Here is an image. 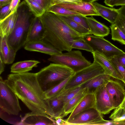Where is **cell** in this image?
I'll return each instance as SVG.
<instances>
[{"label":"cell","instance_id":"obj_1","mask_svg":"<svg viewBox=\"0 0 125 125\" xmlns=\"http://www.w3.org/2000/svg\"><path fill=\"white\" fill-rule=\"evenodd\" d=\"M5 80L18 98L31 112L49 115L47 99L38 82L36 73H12Z\"/></svg>","mask_w":125,"mask_h":125},{"label":"cell","instance_id":"obj_2","mask_svg":"<svg viewBox=\"0 0 125 125\" xmlns=\"http://www.w3.org/2000/svg\"><path fill=\"white\" fill-rule=\"evenodd\" d=\"M44 30V40L60 51L72 50L73 41L83 40V36L71 28L58 16L46 12L39 17Z\"/></svg>","mask_w":125,"mask_h":125},{"label":"cell","instance_id":"obj_3","mask_svg":"<svg viewBox=\"0 0 125 125\" xmlns=\"http://www.w3.org/2000/svg\"><path fill=\"white\" fill-rule=\"evenodd\" d=\"M17 12V17L14 27L7 37L9 44L17 52L26 44L31 25L37 17L24 0L20 4Z\"/></svg>","mask_w":125,"mask_h":125},{"label":"cell","instance_id":"obj_4","mask_svg":"<svg viewBox=\"0 0 125 125\" xmlns=\"http://www.w3.org/2000/svg\"><path fill=\"white\" fill-rule=\"evenodd\" d=\"M75 73L66 66L53 63L42 68L36 73L39 83L45 92L73 76Z\"/></svg>","mask_w":125,"mask_h":125},{"label":"cell","instance_id":"obj_5","mask_svg":"<svg viewBox=\"0 0 125 125\" xmlns=\"http://www.w3.org/2000/svg\"><path fill=\"white\" fill-rule=\"evenodd\" d=\"M48 60L54 63L66 66L75 73L92 64L83 55L81 52L79 50H71L67 52L52 55Z\"/></svg>","mask_w":125,"mask_h":125},{"label":"cell","instance_id":"obj_6","mask_svg":"<svg viewBox=\"0 0 125 125\" xmlns=\"http://www.w3.org/2000/svg\"><path fill=\"white\" fill-rule=\"evenodd\" d=\"M17 96L8 85L6 80L0 77V107L9 115H17L21 111Z\"/></svg>","mask_w":125,"mask_h":125},{"label":"cell","instance_id":"obj_7","mask_svg":"<svg viewBox=\"0 0 125 125\" xmlns=\"http://www.w3.org/2000/svg\"><path fill=\"white\" fill-rule=\"evenodd\" d=\"M83 40L92 48L93 52H97L111 60L124 53L104 37L88 34L83 36Z\"/></svg>","mask_w":125,"mask_h":125},{"label":"cell","instance_id":"obj_8","mask_svg":"<svg viewBox=\"0 0 125 125\" xmlns=\"http://www.w3.org/2000/svg\"><path fill=\"white\" fill-rule=\"evenodd\" d=\"M103 74H106L104 68L94 61L90 66L75 72L67 83L64 89L80 86L94 77Z\"/></svg>","mask_w":125,"mask_h":125},{"label":"cell","instance_id":"obj_9","mask_svg":"<svg viewBox=\"0 0 125 125\" xmlns=\"http://www.w3.org/2000/svg\"><path fill=\"white\" fill-rule=\"evenodd\" d=\"M102 115L95 107L91 108L66 119V125H114L112 120H104Z\"/></svg>","mask_w":125,"mask_h":125},{"label":"cell","instance_id":"obj_10","mask_svg":"<svg viewBox=\"0 0 125 125\" xmlns=\"http://www.w3.org/2000/svg\"><path fill=\"white\" fill-rule=\"evenodd\" d=\"M106 84L98 88L94 93L95 100V108L104 115L109 114L114 109L106 88Z\"/></svg>","mask_w":125,"mask_h":125},{"label":"cell","instance_id":"obj_11","mask_svg":"<svg viewBox=\"0 0 125 125\" xmlns=\"http://www.w3.org/2000/svg\"><path fill=\"white\" fill-rule=\"evenodd\" d=\"M106 88L114 109L120 106L125 96V89L119 81L111 78L106 84Z\"/></svg>","mask_w":125,"mask_h":125},{"label":"cell","instance_id":"obj_12","mask_svg":"<svg viewBox=\"0 0 125 125\" xmlns=\"http://www.w3.org/2000/svg\"><path fill=\"white\" fill-rule=\"evenodd\" d=\"M18 124L20 125H56L55 120L47 114L32 112L25 114Z\"/></svg>","mask_w":125,"mask_h":125},{"label":"cell","instance_id":"obj_13","mask_svg":"<svg viewBox=\"0 0 125 125\" xmlns=\"http://www.w3.org/2000/svg\"><path fill=\"white\" fill-rule=\"evenodd\" d=\"M24 49L30 51H35L43 53L51 56L62 53L52 45L42 40L26 43Z\"/></svg>","mask_w":125,"mask_h":125},{"label":"cell","instance_id":"obj_14","mask_svg":"<svg viewBox=\"0 0 125 125\" xmlns=\"http://www.w3.org/2000/svg\"><path fill=\"white\" fill-rule=\"evenodd\" d=\"M56 4L85 16H100L92 3L82 1L80 4L62 3Z\"/></svg>","mask_w":125,"mask_h":125},{"label":"cell","instance_id":"obj_15","mask_svg":"<svg viewBox=\"0 0 125 125\" xmlns=\"http://www.w3.org/2000/svg\"><path fill=\"white\" fill-rule=\"evenodd\" d=\"M94 61L100 64L104 69L106 74L114 78L121 80V78L112 61L97 52H92Z\"/></svg>","mask_w":125,"mask_h":125},{"label":"cell","instance_id":"obj_16","mask_svg":"<svg viewBox=\"0 0 125 125\" xmlns=\"http://www.w3.org/2000/svg\"><path fill=\"white\" fill-rule=\"evenodd\" d=\"M17 52L9 44L7 37H0V58L5 64L12 63Z\"/></svg>","mask_w":125,"mask_h":125},{"label":"cell","instance_id":"obj_17","mask_svg":"<svg viewBox=\"0 0 125 125\" xmlns=\"http://www.w3.org/2000/svg\"><path fill=\"white\" fill-rule=\"evenodd\" d=\"M44 30L39 17H36L31 24L30 29L26 43L43 40Z\"/></svg>","mask_w":125,"mask_h":125},{"label":"cell","instance_id":"obj_18","mask_svg":"<svg viewBox=\"0 0 125 125\" xmlns=\"http://www.w3.org/2000/svg\"><path fill=\"white\" fill-rule=\"evenodd\" d=\"M92 3L100 16L111 24H115L119 15L117 9L105 6L96 2Z\"/></svg>","mask_w":125,"mask_h":125},{"label":"cell","instance_id":"obj_19","mask_svg":"<svg viewBox=\"0 0 125 125\" xmlns=\"http://www.w3.org/2000/svg\"><path fill=\"white\" fill-rule=\"evenodd\" d=\"M47 99L49 109V115L55 119L64 117V102L57 97Z\"/></svg>","mask_w":125,"mask_h":125},{"label":"cell","instance_id":"obj_20","mask_svg":"<svg viewBox=\"0 0 125 125\" xmlns=\"http://www.w3.org/2000/svg\"><path fill=\"white\" fill-rule=\"evenodd\" d=\"M17 11L9 14L0 21V37L7 38L10 35L14 27L17 17Z\"/></svg>","mask_w":125,"mask_h":125},{"label":"cell","instance_id":"obj_21","mask_svg":"<svg viewBox=\"0 0 125 125\" xmlns=\"http://www.w3.org/2000/svg\"><path fill=\"white\" fill-rule=\"evenodd\" d=\"M87 19L90 29V34L104 37L109 34V28L104 24L97 21L92 17H87Z\"/></svg>","mask_w":125,"mask_h":125},{"label":"cell","instance_id":"obj_22","mask_svg":"<svg viewBox=\"0 0 125 125\" xmlns=\"http://www.w3.org/2000/svg\"><path fill=\"white\" fill-rule=\"evenodd\" d=\"M95 98L94 94L88 93L83 98L71 113L67 119H70L80 112L95 107Z\"/></svg>","mask_w":125,"mask_h":125},{"label":"cell","instance_id":"obj_23","mask_svg":"<svg viewBox=\"0 0 125 125\" xmlns=\"http://www.w3.org/2000/svg\"><path fill=\"white\" fill-rule=\"evenodd\" d=\"M111 77L108 74H101L94 77L81 85L83 88L87 89L88 93L94 94L98 88L106 84Z\"/></svg>","mask_w":125,"mask_h":125},{"label":"cell","instance_id":"obj_24","mask_svg":"<svg viewBox=\"0 0 125 125\" xmlns=\"http://www.w3.org/2000/svg\"><path fill=\"white\" fill-rule=\"evenodd\" d=\"M40 62L35 60L20 61L14 63L10 68V72L13 73H20L28 72L33 67L37 66Z\"/></svg>","mask_w":125,"mask_h":125},{"label":"cell","instance_id":"obj_25","mask_svg":"<svg viewBox=\"0 0 125 125\" xmlns=\"http://www.w3.org/2000/svg\"><path fill=\"white\" fill-rule=\"evenodd\" d=\"M88 93L87 89L84 88L65 104L64 108V117L73 111L84 97Z\"/></svg>","mask_w":125,"mask_h":125},{"label":"cell","instance_id":"obj_26","mask_svg":"<svg viewBox=\"0 0 125 125\" xmlns=\"http://www.w3.org/2000/svg\"><path fill=\"white\" fill-rule=\"evenodd\" d=\"M72 29L81 35L90 34V31L81 25L66 16L58 15Z\"/></svg>","mask_w":125,"mask_h":125},{"label":"cell","instance_id":"obj_27","mask_svg":"<svg viewBox=\"0 0 125 125\" xmlns=\"http://www.w3.org/2000/svg\"><path fill=\"white\" fill-rule=\"evenodd\" d=\"M83 88L81 85L67 89H64L57 96L66 104Z\"/></svg>","mask_w":125,"mask_h":125},{"label":"cell","instance_id":"obj_28","mask_svg":"<svg viewBox=\"0 0 125 125\" xmlns=\"http://www.w3.org/2000/svg\"><path fill=\"white\" fill-rule=\"evenodd\" d=\"M72 76L67 78L48 91L44 92L46 98L48 99L57 97L64 90L65 85Z\"/></svg>","mask_w":125,"mask_h":125},{"label":"cell","instance_id":"obj_29","mask_svg":"<svg viewBox=\"0 0 125 125\" xmlns=\"http://www.w3.org/2000/svg\"><path fill=\"white\" fill-rule=\"evenodd\" d=\"M46 12H51L58 15L68 16L74 15H81L78 13L61 7L57 4L51 6Z\"/></svg>","mask_w":125,"mask_h":125},{"label":"cell","instance_id":"obj_30","mask_svg":"<svg viewBox=\"0 0 125 125\" xmlns=\"http://www.w3.org/2000/svg\"><path fill=\"white\" fill-rule=\"evenodd\" d=\"M110 27L112 39L125 45V34L115 24H111Z\"/></svg>","mask_w":125,"mask_h":125},{"label":"cell","instance_id":"obj_31","mask_svg":"<svg viewBox=\"0 0 125 125\" xmlns=\"http://www.w3.org/2000/svg\"><path fill=\"white\" fill-rule=\"evenodd\" d=\"M34 16L37 17L42 16L46 12L45 10L39 4L31 0H24Z\"/></svg>","mask_w":125,"mask_h":125},{"label":"cell","instance_id":"obj_32","mask_svg":"<svg viewBox=\"0 0 125 125\" xmlns=\"http://www.w3.org/2000/svg\"><path fill=\"white\" fill-rule=\"evenodd\" d=\"M115 109L109 117L114 122H118L125 119V109L120 106Z\"/></svg>","mask_w":125,"mask_h":125},{"label":"cell","instance_id":"obj_33","mask_svg":"<svg viewBox=\"0 0 125 125\" xmlns=\"http://www.w3.org/2000/svg\"><path fill=\"white\" fill-rule=\"evenodd\" d=\"M72 49L74 48L85 50L91 52H93L91 47L83 40L73 41L72 44Z\"/></svg>","mask_w":125,"mask_h":125},{"label":"cell","instance_id":"obj_34","mask_svg":"<svg viewBox=\"0 0 125 125\" xmlns=\"http://www.w3.org/2000/svg\"><path fill=\"white\" fill-rule=\"evenodd\" d=\"M111 60L119 74L121 81L125 84V67L120 64L115 57L112 58Z\"/></svg>","mask_w":125,"mask_h":125},{"label":"cell","instance_id":"obj_35","mask_svg":"<svg viewBox=\"0 0 125 125\" xmlns=\"http://www.w3.org/2000/svg\"><path fill=\"white\" fill-rule=\"evenodd\" d=\"M66 16L71 19L90 31L87 17L86 16L81 15H74Z\"/></svg>","mask_w":125,"mask_h":125},{"label":"cell","instance_id":"obj_36","mask_svg":"<svg viewBox=\"0 0 125 125\" xmlns=\"http://www.w3.org/2000/svg\"><path fill=\"white\" fill-rule=\"evenodd\" d=\"M10 4L0 8V21L6 17L10 13Z\"/></svg>","mask_w":125,"mask_h":125},{"label":"cell","instance_id":"obj_37","mask_svg":"<svg viewBox=\"0 0 125 125\" xmlns=\"http://www.w3.org/2000/svg\"><path fill=\"white\" fill-rule=\"evenodd\" d=\"M82 2L81 0H51V6L62 3L80 4Z\"/></svg>","mask_w":125,"mask_h":125},{"label":"cell","instance_id":"obj_38","mask_svg":"<svg viewBox=\"0 0 125 125\" xmlns=\"http://www.w3.org/2000/svg\"><path fill=\"white\" fill-rule=\"evenodd\" d=\"M115 24L125 34V18L119 15Z\"/></svg>","mask_w":125,"mask_h":125},{"label":"cell","instance_id":"obj_39","mask_svg":"<svg viewBox=\"0 0 125 125\" xmlns=\"http://www.w3.org/2000/svg\"><path fill=\"white\" fill-rule=\"evenodd\" d=\"M40 5L46 11L51 6V0H31Z\"/></svg>","mask_w":125,"mask_h":125},{"label":"cell","instance_id":"obj_40","mask_svg":"<svg viewBox=\"0 0 125 125\" xmlns=\"http://www.w3.org/2000/svg\"><path fill=\"white\" fill-rule=\"evenodd\" d=\"M20 1V0H12L10 5V13H12L17 11Z\"/></svg>","mask_w":125,"mask_h":125},{"label":"cell","instance_id":"obj_41","mask_svg":"<svg viewBox=\"0 0 125 125\" xmlns=\"http://www.w3.org/2000/svg\"><path fill=\"white\" fill-rule=\"evenodd\" d=\"M120 64L125 67V52L115 57Z\"/></svg>","mask_w":125,"mask_h":125},{"label":"cell","instance_id":"obj_42","mask_svg":"<svg viewBox=\"0 0 125 125\" xmlns=\"http://www.w3.org/2000/svg\"><path fill=\"white\" fill-rule=\"evenodd\" d=\"M121 0H104V2L107 5L111 7L116 6Z\"/></svg>","mask_w":125,"mask_h":125},{"label":"cell","instance_id":"obj_43","mask_svg":"<svg viewBox=\"0 0 125 125\" xmlns=\"http://www.w3.org/2000/svg\"><path fill=\"white\" fill-rule=\"evenodd\" d=\"M121 6L119 8L117 9L118 10L119 15L125 18V4Z\"/></svg>","mask_w":125,"mask_h":125},{"label":"cell","instance_id":"obj_44","mask_svg":"<svg viewBox=\"0 0 125 125\" xmlns=\"http://www.w3.org/2000/svg\"><path fill=\"white\" fill-rule=\"evenodd\" d=\"M55 120L56 125H66V122L65 120L62 119V118L59 117L54 119Z\"/></svg>","mask_w":125,"mask_h":125},{"label":"cell","instance_id":"obj_45","mask_svg":"<svg viewBox=\"0 0 125 125\" xmlns=\"http://www.w3.org/2000/svg\"><path fill=\"white\" fill-rule=\"evenodd\" d=\"M12 0H0V6L1 8L11 3Z\"/></svg>","mask_w":125,"mask_h":125},{"label":"cell","instance_id":"obj_46","mask_svg":"<svg viewBox=\"0 0 125 125\" xmlns=\"http://www.w3.org/2000/svg\"><path fill=\"white\" fill-rule=\"evenodd\" d=\"M4 63L0 58V74H1L4 71L5 66Z\"/></svg>","mask_w":125,"mask_h":125},{"label":"cell","instance_id":"obj_47","mask_svg":"<svg viewBox=\"0 0 125 125\" xmlns=\"http://www.w3.org/2000/svg\"><path fill=\"white\" fill-rule=\"evenodd\" d=\"M114 125H125V119L118 122H114Z\"/></svg>","mask_w":125,"mask_h":125},{"label":"cell","instance_id":"obj_48","mask_svg":"<svg viewBox=\"0 0 125 125\" xmlns=\"http://www.w3.org/2000/svg\"><path fill=\"white\" fill-rule=\"evenodd\" d=\"M125 4V0H121L117 4L116 6H121Z\"/></svg>","mask_w":125,"mask_h":125},{"label":"cell","instance_id":"obj_49","mask_svg":"<svg viewBox=\"0 0 125 125\" xmlns=\"http://www.w3.org/2000/svg\"><path fill=\"white\" fill-rule=\"evenodd\" d=\"M82 1L85 2L90 3L95 2V1L98 0H81Z\"/></svg>","mask_w":125,"mask_h":125},{"label":"cell","instance_id":"obj_50","mask_svg":"<svg viewBox=\"0 0 125 125\" xmlns=\"http://www.w3.org/2000/svg\"><path fill=\"white\" fill-rule=\"evenodd\" d=\"M120 106L125 109V96Z\"/></svg>","mask_w":125,"mask_h":125}]
</instances>
